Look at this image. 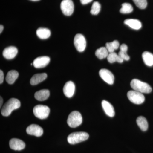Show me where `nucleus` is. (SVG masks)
Instances as JSON below:
<instances>
[{
  "instance_id": "20",
  "label": "nucleus",
  "mask_w": 153,
  "mask_h": 153,
  "mask_svg": "<svg viewBox=\"0 0 153 153\" xmlns=\"http://www.w3.org/2000/svg\"><path fill=\"white\" fill-rule=\"evenodd\" d=\"M19 76V73L16 70H11L7 74L6 80L10 84H13Z\"/></svg>"
},
{
  "instance_id": "2",
  "label": "nucleus",
  "mask_w": 153,
  "mask_h": 153,
  "mask_svg": "<svg viewBox=\"0 0 153 153\" xmlns=\"http://www.w3.org/2000/svg\"><path fill=\"white\" fill-rule=\"evenodd\" d=\"M130 85L134 90L142 93H149L152 91V88L150 85L138 79H132Z\"/></svg>"
},
{
  "instance_id": "7",
  "label": "nucleus",
  "mask_w": 153,
  "mask_h": 153,
  "mask_svg": "<svg viewBox=\"0 0 153 153\" xmlns=\"http://www.w3.org/2000/svg\"><path fill=\"white\" fill-rule=\"evenodd\" d=\"M60 8L64 15L71 16L74 12V3L71 0H63L60 4Z\"/></svg>"
},
{
  "instance_id": "8",
  "label": "nucleus",
  "mask_w": 153,
  "mask_h": 153,
  "mask_svg": "<svg viewBox=\"0 0 153 153\" xmlns=\"http://www.w3.org/2000/svg\"><path fill=\"white\" fill-rule=\"evenodd\" d=\"M74 44L76 50L79 52H83L86 48V40L82 34H76L74 37Z\"/></svg>"
},
{
  "instance_id": "3",
  "label": "nucleus",
  "mask_w": 153,
  "mask_h": 153,
  "mask_svg": "<svg viewBox=\"0 0 153 153\" xmlns=\"http://www.w3.org/2000/svg\"><path fill=\"white\" fill-rule=\"evenodd\" d=\"M89 135L85 132H76L72 133L68 136L67 141L70 144L74 145L86 140Z\"/></svg>"
},
{
  "instance_id": "21",
  "label": "nucleus",
  "mask_w": 153,
  "mask_h": 153,
  "mask_svg": "<svg viewBox=\"0 0 153 153\" xmlns=\"http://www.w3.org/2000/svg\"><path fill=\"white\" fill-rule=\"evenodd\" d=\"M136 122L137 124L142 131H145L147 130L149 125L146 118L143 116L138 117L137 118Z\"/></svg>"
},
{
  "instance_id": "6",
  "label": "nucleus",
  "mask_w": 153,
  "mask_h": 153,
  "mask_svg": "<svg viewBox=\"0 0 153 153\" xmlns=\"http://www.w3.org/2000/svg\"><path fill=\"white\" fill-rule=\"evenodd\" d=\"M127 97L130 101L134 104L140 105L144 102L145 98L143 93L135 90L129 91L127 93Z\"/></svg>"
},
{
  "instance_id": "26",
  "label": "nucleus",
  "mask_w": 153,
  "mask_h": 153,
  "mask_svg": "<svg viewBox=\"0 0 153 153\" xmlns=\"http://www.w3.org/2000/svg\"><path fill=\"white\" fill-rule=\"evenodd\" d=\"M105 46L109 53H112L114 52L115 50L118 49L120 47V44L118 41L117 40H115L113 42L107 43Z\"/></svg>"
},
{
  "instance_id": "5",
  "label": "nucleus",
  "mask_w": 153,
  "mask_h": 153,
  "mask_svg": "<svg viewBox=\"0 0 153 153\" xmlns=\"http://www.w3.org/2000/svg\"><path fill=\"white\" fill-rule=\"evenodd\" d=\"M33 111L36 117L40 119H44L49 116L50 108L47 105H38L34 108Z\"/></svg>"
},
{
  "instance_id": "13",
  "label": "nucleus",
  "mask_w": 153,
  "mask_h": 153,
  "mask_svg": "<svg viewBox=\"0 0 153 153\" xmlns=\"http://www.w3.org/2000/svg\"><path fill=\"white\" fill-rule=\"evenodd\" d=\"M75 88V85L74 82L71 81L66 82L63 88V92L64 95L68 98H71L74 95Z\"/></svg>"
},
{
  "instance_id": "29",
  "label": "nucleus",
  "mask_w": 153,
  "mask_h": 153,
  "mask_svg": "<svg viewBox=\"0 0 153 153\" xmlns=\"http://www.w3.org/2000/svg\"><path fill=\"white\" fill-rule=\"evenodd\" d=\"M136 5L140 9H144L147 6V0H133Z\"/></svg>"
},
{
  "instance_id": "19",
  "label": "nucleus",
  "mask_w": 153,
  "mask_h": 153,
  "mask_svg": "<svg viewBox=\"0 0 153 153\" xmlns=\"http://www.w3.org/2000/svg\"><path fill=\"white\" fill-rule=\"evenodd\" d=\"M36 34L40 39H46L50 37L51 32L47 28H39L36 31Z\"/></svg>"
},
{
  "instance_id": "32",
  "label": "nucleus",
  "mask_w": 153,
  "mask_h": 153,
  "mask_svg": "<svg viewBox=\"0 0 153 153\" xmlns=\"http://www.w3.org/2000/svg\"><path fill=\"white\" fill-rule=\"evenodd\" d=\"M4 30V26L2 25H0V33H1Z\"/></svg>"
},
{
  "instance_id": "30",
  "label": "nucleus",
  "mask_w": 153,
  "mask_h": 153,
  "mask_svg": "<svg viewBox=\"0 0 153 153\" xmlns=\"http://www.w3.org/2000/svg\"><path fill=\"white\" fill-rule=\"evenodd\" d=\"M4 79V74L1 70H0V83H3Z\"/></svg>"
},
{
  "instance_id": "16",
  "label": "nucleus",
  "mask_w": 153,
  "mask_h": 153,
  "mask_svg": "<svg viewBox=\"0 0 153 153\" xmlns=\"http://www.w3.org/2000/svg\"><path fill=\"white\" fill-rule=\"evenodd\" d=\"M47 77V74L45 73L35 74L32 76L30 79V84L32 85H37L40 82L44 81L45 79H46Z\"/></svg>"
},
{
  "instance_id": "12",
  "label": "nucleus",
  "mask_w": 153,
  "mask_h": 153,
  "mask_svg": "<svg viewBox=\"0 0 153 153\" xmlns=\"http://www.w3.org/2000/svg\"><path fill=\"white\" fill-rule=\"evenodd\" d=\"M10 148L16 151H21L24 149L25 147V143L19 139L13 138L10 140L9 143Z\"/></svg>"
},
{
  "instance_id": "14",
  "label": "nucleus",
  "mask_w": 153,
  "mask_h": 153,
  "mask_svg": "<svg viewBox=\"0 0 153 153\" xmlns=\"http://www.w3.org/2000/svg\"><path fill=\"white\" fill-rule=\"evenodd\" d=\"M18 50L16 47H7L3 52V55L5 58L8 60L13 59L18 54Z\"/></svg>"
},
{
  "instance_id": "27",
  "label": "nucleus",
  "mask_w": 153,
  "mask_h": 153,
  "mask_svg": "<svg viewBox=\"0 0 153 153\" xmlns=\"http://www.w3.org/2000/svg\"><path fill=\"white\" fill-rule=\"evenodd\" d=\"M133 10V8L131 4L125 3L122 4V7L120 12L123 14H128L131 13Z\"/></svg>"
},
{
  "instance_id": "33",
  "label": "nucleus",
  "mask_w": 153,
  "mask_h": 153,
  "mask_svg": "<svg viewBox=\"0 0 153 153\" xmlns=\"http://www.w3.org/2000/svg\"><path fill=\"white\" fill-rule=\"evenodd\" d=\"M0 100H1V102H0V107H1L2 105L3 102V98H2L1 97H0Z\"/></svg>"
},
{
  "instance_id": "4",
  "label": "nucleus",
  "mask_w": 153,
  "mask_h": 153,
  "mask_svg": "<svg viewBox=\"0 0 153 153\" xmlns=\"http://www.w3.org/2000/svg\"><path fill=\"white\" fill-rule=\"evenodd\" d=\"M82 118L81 114L77 111H73L68 115L67 124L71 128H76L81 124Z\"/></svg>"
},
{
  "instance_id": "15",
  "label": "nucleus",
  "mask_w": 153,
  "mask_h": 153,
  "mask_svg": "<svg viewBox=\"0 0 153 153\" xmlns=\"http://www.w3.org/2000/svg\"><path fill=\"white\" fill-rule=\"evenodd\" d=\"M102 106L107 115L110 117H113L115 115L114 108L112 105L109 103L108 102L105 100H102Z\"/></svg>"
},
{
  "instance_id": "18",
  "label": "nucleus",
  "mask_w": 153,
  "mask_h": 153,
  "mask_svg": "<svg viewBox=\"0 0 153 153\" xmlns=\"http://www.w3.org/2000/svg\"><path fill=\"white\" fill-rule=\"evenodd\" d=\"M50 95V92L48 89H42L36 92L35 97L39 101H44L47 99Z\"/></svg>"
},
{
  "instance_id": "9",
  "label": "nucleus",
  "mask_w": 153,
  "mask_h": 153,
  "mask_svg": "<svg viewBox=\"0 0 153 153\" xmlns=\"http://www.w3.org/2000/svg\"><path fill=\"white\" fill-rule=\"evenodd\" d=\"M99 75L102 79L108 84L112 85L114 82V76L109 70L105 68L100 69L99 71Z\"/></svg>"
},
{
  "instance_id": "34",
  "label": "nucleus",
  "mask_w": 153,
  "mask_h": 153,
  "mask_svg": "<svg viewBox=\"0 0 153 153\" xmlns=\"http://www.w3.org/2000/svg\"><path fill=\"white\" fill-rule=\"evenodd\" d=\"M30 1H40V0H30Z\"/></svg>"
},
{
  "instance_id": "17",
  "label": "nucleus",
  "mask_w": 153,
  "mask_h": 153,
  "mask_svg": "<svg viewBox=\"0 0 153 153\" xmlns=\"http://www.w3.org/2000/svg\"><path fill=\"white\" fill-rule=\"evenodd\" d=\"M124 24L134 30H139L142 27L141 23L137 19H126L124 21Z\"/></svg>"
},
{
  "instance_id": "28",
  "label": "nucleus",
  "mask_w": 153,
  "mask_h": 153,
  "mask_svg": "<svg viewBox=\"0 0 153 153\" xmlns=\"http://www.w3.org/2000/svg\"><path fill=\"white\" fill-rule=\"evenodd\" d=\"M101 9V6L98 2H94L91 10V13L93 15H97L100 13Z\"/></svg>"
},
{
  "instance_id": "25",
  "label": "nucleus",
  "mask_w": 153,
  "mask_h": 153,
  "mask_svg": "<svg viewBox=\"0 0 153 153\" xmlns=\"http://www.w3.org/2000/svg\"><path fill=\"white\" fill-rule=\"evenodd\" d=\"M120 51L118 53V55L120 57L122 58L123 60H129L130 57L127 53L128 50V47L125 44H123L120 46Z\"/></svg>"
},
{
  "instance_id": "1",
  "label": "nucleus",
  "mask_w": 153,
  "mask_h": 153,
  "mask_svg": "<svg viewBox=\"0 0 153 153\" xmlns=\"http://www.w3.org/2000/svg\"><path fill=\"white\" fill-rule=\"evenodd\" d=\"M21 106V102L16 98L10 99L4 104L1 110V114L5 117L9 116L14 110L18 109Z\"/></svg>"
},
{
  "instance_id": "23",
  "label": "nucleus",
  "mask_w": 153,
  "mask_h": 153,
  "mask_svg": "<svg viewBox=\"0 0 153 153\" xmlns=\"http://www.w3.org/2000/svg\"><path fill=\"white\" fill-rule=\"evenodd\" d=\"M108 61L109 63H112L115 62L119 63H122L124 60L122 59L118 54H117L115 52L109 53L107 57Z\"/></svg>"
},
{
  "instance_id": "31",
  "label": "nucleus",
  "mask_w": 153,
  "mask_h": 153,
  "mask_svg": "<svg viewBox=\"0 0 153 153\" xmlns=\"http://www.w3.org/2000/svg\"><path fill=\"white\" fill-rule=\"evenodd\" d=\"M80 1L82 4L85 5L91 2L93 0H80Z\"/></svg>"
},
{
  "instance_id": "10",
  "label": "nucleus",
  "mask_w": 153,
  "mask_h": 153,
  "mask_svg": "<svg viewBox=\"0 0 153 153\" xmlns=\"http://www.w3.org/2000/svg\"><path fill=\"white\" fill-rule=\"evenodd\" d=\"M27 133L31 135L36 137H41L43 135L44 131L40 126L36 124H32L29 126L26 130Z\"/></svg>"
},
{
  "instance_id": "22",
  "label": "nucleus",
  "mask_w": 153,
  "mask_h": 153,
  "mask_svg": "<svg viewBox=\"0 0 153 153\" xmlns=\"http://www.w3.org/2000/svg\"><path fill=\"white\" fill-rule=\"evenodd\" d=\"M142 57L144 62L146 65L152 66L153 65V54L151 52H144L142 54Z\"/></svg>"
},
{
  "instance_id": "24",
  "label": "nucleus",
  "mask_w": 153,
  "mask_h": 153,
  "mask_svg": "<svg viewBox=\"0 0 153 153\" xmlns=\"http://www.w3.org/2000/svg\"><path fill=\"white\" fill-rule=\"evenodd\" d=\"M109 53L106 47H101L96 51L95 55L97 58L102 60L107 57Z\"/></svg>"
},
{
  "instance_id": "11",
  "label": "nucleus",
  "mask_w": 153,
  "mask_h": 153,
  "mask_svg": "<svg viewBox=\"0 0 153 153\" xmlns=\"http://www.w3.org/2000/svg\"><path fill=\"white\" fill-rule=\"evenodd\" d=\"M50 60V58L48 56L38 57L33 61V65L36 68H44L49 64Z\"/></svg>"
}]
</instances>
